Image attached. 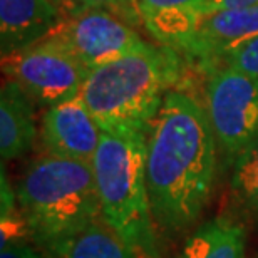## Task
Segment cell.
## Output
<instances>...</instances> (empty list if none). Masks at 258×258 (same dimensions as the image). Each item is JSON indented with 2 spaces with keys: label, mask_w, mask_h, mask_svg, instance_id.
Instances as JSON below:
<instances>
[{
  "label": "cell",
  "mask_w": 258,
  "mask_h": 258,
  "mask_svg": "<svg viewBox=\"0 0 258 258\" xmlns=\"http://www.w3.org/2000/svg\"><path fill=\"white\" fill-rule=\"evenodd\" d=\"M216 138L206 111L169 91L149 124L146 181L153 218L168 230L191 225L215 183Z\"/></svg>",
  "instance_id": "obj_1"
},
{
  "label": "cell",
  "mask_w": 258,
  "mask_h": 258,
  "mask_svg": "<svg viewBox=\"0 0 258 258\" xmlns=\"http://www.w3.org/2000/svg\"><path fill=\"white\" fill-rule=\"evenodd\" d=\"M181 55L146 42L124 57L89 71L79 96L102 131L149 127L181 77Z\"/></svg>",
  "instance_id": "obj_2"
},
{
  "label": "cell",
  "mask_w": 258,
  "mask_h": 258,
  "mask_svg": "<svg viewBox=\"0 0 258 258\" xmlns=\"http://www.w3.org/2000/svg\"><path fill=\"white\" fill-rule=\"evenodd\" d=\"M149 127L102 131L91 161L101 220L134 255L153 258V211L146 181Z\"/></svg>",
  "instance_id": "obj_3"
},
{
  "label": "cell",
  "mask_w": 258,
  "mask_h": 258,
  "mask_svg": "<svg viewBox=\"0 0 258 258\" xmlns=\"http://www.w3.org/2000/svg\"><path fill=\"white\" fill-rule=\"evenodd\" d=\"M17 200L30 235L52 250L101 216L91 163L54 154L35 159L27 168Z\"/></svg>",
  "instance_id": "obj_4"
},
{
  "label": "cell",
  "mask_w": 258,
  "mask_h": 258,
  "mask_svg": "<svg viewBox=\"0 0 258 258\" xmlns=\"http://www.w3.org/2000/svg\"><path fill=\"white\" fill-rule=\"evenodd\" d=\"M205 111L216 144L236 158L258 139V77L216 67L206 82Z\"/></svg>",
  "instance_id": "obj_5"
},
{
  "label": "cell",
  "mask_w": 258,
  "mask_h": 258,
  "mask_svg": "<svg viewBox=\"0 0 258 258\" xmlns=\"http://www.w3.org/2000/svg\"><path fill=\"white\" fill-rule=\"evenodd\" d=\"M2 71L34 102L44 106L77 96L89 74L74 55L49 40L2 55Z\"/></svg>",
  "instance_id": "obj_6"
},
{
  "label": "cell",
  "mask_w": 258,
  "mask_h": 258,
  "mask_svg": "<svg viewBox=\"0 0 258 258\" xmlns=\"http://www.w3.org/2000/svg\"><path fill=\"white\" fill-rule=\"evenodd\" d=\"M44 40L60 45L89 71L124 57L146 44L136 27L96 9L64 17Z\"/></svg>",
  "instance_id": "obj_7"
},
{
  "label": "cell",
  "mask_w": 258,
  "mask_h": 258,
  "mask_svg": "<svg viewBox=\"0 0 258 258\" xmlns=\"http://www.w3.org/2000/svg\"><path fill=\"white\" fill-rule=\"evenodd\" d=\"M40 136L47 154L91 163L102 129L84 99L77 94L47 107L42 116Z\"/></svg>",
  "instance_id": "obj_8"
},
{
  "label": "cell",
  "mask_w": 258,
  "mask_h": 258,
  "mask_svg": "<svg viewBox=\"0 0 258 258\" xmlns=\"http://www.w3.org/2000/svg\"><path fill=\"white\" fill-rule=\"evenodd\" d=\"M255 37H258V4L220 10L201 20L179 55L183 54L201 67H216L226 52Z\"/></svg>",
  "instance_id": "obj_9"
},
{
  "label": "cell",
  "mask_w": 258,
  "mask_h": 258,
  "mask_svg": "<svg viewBox=\"0 0 258 258\" xmlns=\"http://www.w3.org/2000/svg\"><path fill=\"white\" fill-rule=\"evenodd\" d=\"M62 19L50 0H0V52L9 55L42 42Z\"/></svg>",
  "instance_id": "obj_10"
},
{
  "label": "cell",
  "mask_w": 258,
  "mask_h": 258,
  "mask_svg": "<svg viewBox=\"0 0 258 258\" xmlns=\"http://www.w3.org/2000/svg\"><path fill=\"white\" fill-rule=\"evenodd\" d=\"M205 0H139L143 27L156 44L179 54L205 19Z\"/></svg>",
  "instance_id": "obj_11"
},
{
  "label": "cell",
  "mask_w": 258,
  "mask_h": 258,
  "mask_svg": "<svg viewBox=\"0 0 258 258\" xmlns=\"http://www.w3.org/2000/svg\"><path fill=\"white\" fill-rule=\"evenodd\" d=\"M32 99L17 82L5 81L0 91V154L4 161L30 151L37 134Z\"/></svg>",
  "instance_id": "obj_12"
},
{
  "label": "cell",
  "mask_w": 258,
  "mask_h": 258,
  "mask_svg": "<svg viewBox=\"0 0 258 258\" xmlns=\"http://www.w3.org/2000/svg\"><path fill=\"white\" fill-rule=\"evenodd\" d=\"M179 258H245V231L233 220L215 218L186 241Z\"/></svg>",
  "instance_id": "obj_13"
},
{
  "label": "cell",
  "mask_w": 258,
  "mask_h": 258,
  "mask_svg": "<svg viewBox=\"0 0 258 258\" xmlns=\"http://www.w3.org/2000/svg\"><path fill=\"white\" fill-rule=\"evenodd\" d=\"M54 251L57 258H136L102 220L67 238Z\"/></svg>",
  "instance_id": "obj_14"
},
{
  "label": "cell",
  "mask_w": 258,
  "mask_h": 258,
  "mask_svg": "<svg viewBox=\"0 0 258 258\" xmlns=\"http://www.w3.org/2000/svg\"><path fill=\"white\" fill-rule=\"evenodd\" d=\"M231 186L240 203L258 215V139L235 158Z\"/></svg>",
  "instance_id": "obj_15"
},
{
  "label": "cell",
  "mask_w": 258,
  "mask_h": 258,
  "mask_svg": "<svg viewBox=\"0 0 258 258\" xmlns=\"http://www.w3.org/2000/svg\"><path fill=\"white\" fill-rule=\"evenodd\" d=\"M218 64H223L225 67L238 69L241 72L258 77V37L238 45V47L230 50V52H226L220 59Z\"/></svg>",
  "instance_id": "obj_16"
},
{
  "label": "cell",
  "mask_w": 258,
  "mask_h": 258,
  "mask_svg": "<svg viewBox=\"0 0 258 258\" xmlns=\"http://www.w3.org/2000/svg\"><path fill=\"white\" fill-rule=\"evenodd\" d=\"M86 7L104 10V12L112 14L117 19L124 20L126 24L133 25V27L143 25L139 0H86Z\"/></svg>",
  "instance_id": "obj_17"
},
{
  "label": "cell",
  "mask_w": 258,
  "mask_h": 258,
  "mask_svg": "<svg viewBox=\"0 0 258 258\" xmlns=\"http://www.w3.org/2000/svg\"><path fill=\"white\" fill-rule=\"evenodd\" d=\"M0 258H39V255L27 241L19 240L0 246Z\"/></svg>",
  "instance_id": "obj_18"
},
{
  "label": "cell",
  "mask_w": 258,
  "mask_h": 258,
  "mask_svg": "<svg viewBox=\"0 0 258 258\" xmlns=\"http://www.w3.org/2000/svg\"><path fill=\"white\" fill-rule=\"evenodd\" d=\"M258 0H205L203 10L205 17L213 12H220V10L228 9H240V7H250V5H256Z\"/></svg>",
  "instance_id": "obj_19"
},
{
  "label": "cell",
  "mask_w": 258,
  "mask_h": 258,
  "mask_svg": "<svg viewBox=\"0 0 258 258\" xmlns=\"http://www.w3.org/2000/svg\"><path fill=\"white\" fill-rule=\"evenodd\" d=\"M50 2L62 12L64 17H71V15H76L87 9L86 0H50Z\"/></svg>",
  "instance_id": "obj_20"
}]
</instances>
